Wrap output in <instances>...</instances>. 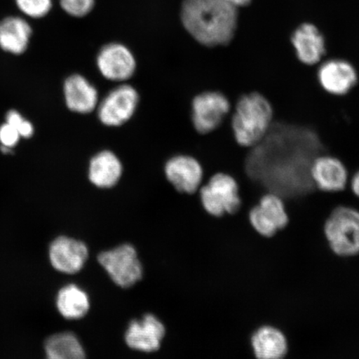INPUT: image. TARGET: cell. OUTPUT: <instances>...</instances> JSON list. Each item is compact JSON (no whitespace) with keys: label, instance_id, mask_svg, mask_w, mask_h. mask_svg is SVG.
I'll return each instance as SVG.
<instances>
[{"label":"cell","instance_id":"cell-25","mask_svg":"<svg viewBox=\"0 0 359 359\" xmlns=\"http://www.w3.org/2000/svg\"><path fill=\"white\" fill-rule=\"evenodd\" d=\"M20 138L19 133L11 125L6 123L0 127V142L3 147L8 148L15 147Z\"/></svg>","mask_w":359,"mask_h":359},{"label":"cell","instance_id":"cell-14","mask_svg":"<svg viewBox=\"0 0 359 359\" xmlns=\"http://www.w3.org/2000/svg\"><path fill=\"white\" fill-rule=\"evenodd\" d=\"M318 79L327 93L343 96L355 86L358 78L355 69L348 62L331 60L320 66Z\"/></svg>","mask_w":359,"mask_h":359},{"label":"cell","instance_id":"cell-10","mask_svg":"<svg viewBox=\"0 0 359 359\" xmlns=\"http://www.w3.org/2000/svg\"><path fill=\"white\" fill-rule=\"evenodd\" d=\"M88 257L83 242L60 236L49 247V259L53 268L65 273H76L82 269Z\"/></svg>","mask_w":359,"mask_h":359},{"label":"cell","instance_id":"cell-12","mask_svg":"<svg viewBox=\"0 0 359 359\" xmlns=\"http://www.w3.org/2000/svg\"><path fill=\"white\" fill-rule=\"evenodd\" d=\"M165 334V327L154 314H146L140 320H133L126 333V343L139 351L151 353L161 347Z\"/></svg>","mask_w":359,"mask_h":359},{"label":"cell","instance_id":"cell-19","mask_svg":"<svg viewBox=\"0 0 359 359\" xmlns=\"http://www.w3.org/2000/svg\"><path fill=\"white\" fill-rule=\"evenodd\" d=\"M251 346L257 359H283L288 352L285 335L272 326L259 327L251 338Z\"/></svg>","mask_w":359,"mask_h":359},{"label":"cell","instance_id":"cell-8","mask_svg":"<svg viewBox=\"0 0 359 359\" xmlns=\"http://www.w3.org/2000/svg\"><path fill=\"white\" fill-rule=\"evenodd\" d=\"M249 219L255 230L264 237L275 236L290 221L284 201L276 193L264 195L259 204L250 210Z\"/></svg>","mask_w":359,"mask_h":359},{"label":"cell","instance_id":"cell-22","mask_svg":"<svg viewBox=\"0 0 359 359\" xmlns=\"http://www.w3.org/2000/svg\"><path fill=\"white\" fill-rule=\"evenodd\" d=\"M15 4L22 15L34 20L47 16L53 7L52 0H15Z\"/></svg>","mask_w":359,"mask_h":359},{"label":"cell","instance_id":"cell-13","mask_svg":"<svg viewBox=\"0 0 359 359\" xmlns=\"http://www.w3.org/2000/svg\"><path fill=\"white\" fill-rule=\"evenodd\" d=\"M309 175L313 185L323 191L338 192L347 186V168L334 156L316 157L309 168Z\"/></svg>","mask_w":359,"mask_h":359},{"label":"cell","instance_id":"cell-17","mask_svg":"<svg viewBox=\"0 0 359 359\" xmlns=\"http://www.w3.org/2000/svg\"><path fill=\"white\" fill-rule=\"evenodd\" d=\"M123 170V164L114 152L102 151L90 161L89 181L101 189H109L118 183Z\"/></svg>","mask_w":359,"mask_h":359},{"label":"cell","instance_id":"cell-27","mask_svg":"<svg viewBox=\"0 0 359 359\" xmlns=\"http://www.w3.org/2000/svg\"><path fill=\"white\" fill-rule=\"evenodd\" d=\"M223 1L232 4L237 8L245 6L249 4L251 0H223Z\"/></svg>","mask_w":359,"mask_h":359},{"label":"cell","instance_id":"cell-1","mask_svg":"<svg viewBox=\"0 0 359 359\" xmlns=\"http://www.w3.org/2000/svg\"><path fill=\"white\" fill-rule=\"evenodd\" d=\"M237 8L223 0H183L182 25L192 38L204 46L226 45L234 38Z\"/></svg>","mask_w":359,"mask_h":359},{"label":"cell","instance_id":"cell-4","mask_svg":"<svg viewBox=\"0 0 359 359\" xmlns=\"http://www.w3.org/2000/svg\"><path fill=\"white\" fill-rule=\"evenodd\" d=\"M201 204L213 217L234 214L241 205L239 185L226 173H217L209 180L200 191Z\"/></svg>","mask_w":359,"mask_h":359},{"label":"cell","instance_id":"cell-15","mask_svg":"<svg viewBox=\"0 0 359 359\" xmlns=\"http://www.w3.org/2000/svg\"><path fill=\"white\" fill-rule=\"evenodd\" d=\"M64 93L67 107L78 114H90L98 106L97 88L82 75L73 74L67 78Z\"/></svg>","mask_w":359,"mask_h":359},{"label":"cell","instance_id":"cell-6","mask_svg":"<svg viewBox=\"0 0 359 359\" xmlns=\"http://www.w3.org/2000/svg\"><path fill=\"white\" fill-rule=\"evenodd\" d=\"M139 94L129 84L112 89L98 104L100 122L107 127H119L133 118L137 109Z\"/></svg>","mask_w":359,"mask_h":359},{"label":"cell","instance_id":"cell-23","mask_svg":"<svg viewBox=\"0 0 359 359\" xmlns=\"http://www.w3.org/2000/svg\"><path fill=\"white\" fill-rule=\"evenodd\" d=\"M96 0H60V6L67 15L83 18L88 15L95 6Z\"/></svg>","mask_w":359,"mask_h":359},{"label":"cell","instance_id":"cell-18","mask_svg":"<svg viewBox=\"0 0 359 359\" xmlns=\"http://www.w3.org/2000/svg\"><path fill=\"white\" fill-rule=\"evenodd\" d=\"M292 43L299 60L304 65H316L325 55V39L313 25L299 26L292 37Z\"/></svg>","mask_w":359,"mask_h":359},{"label":"cell","instance_id":"cell-7","mask_svg":"<svg viewBox=\"0 0 359 359\" xmlns=\"http://www.w3.org/2000/svg\"><path fill=\"white\" fill-rule=\"evenodd\" d=\"M231 111V103L219 92H205L197 95L192 102V123L197 132L206 134L222 124Z\"/></svg>","mask_w":359,"mask_h":359},{"label":"cell","instance_id":"cell-26","mask_svg":"<svg viewBox=\"0 0 359 359\" xmlns=\"http://www.w3.org/2000/svg\"><path fill=\"white\" fill-rule=\"evenodd\" d=\"M351 187L354 194L359 198V170L352 178Z\"/></svg>","mask_w":359,"mask_h":359},{"label":"cell","instance_id":"cell-5","mask_svg":"<svg viewBox=\"0 0 359 359\" xmlns=\"http://www.w3.org/2000/svg\"><path fill=\"white\" fill-rule=\"evenodd\" d=\"M97 259L112 281L123 288H130L142 279V264L131 245L124 244L105 251L98 255Z\"/></svg>","mask_w":359,"mask_h":359},{"label":"cell","instance_id":"cell-21","mask_svg":"<svg viewBox=\"0 0 359 359\" xmlns=\"http://www.w3.org/2000/svg\"><path fill=\"white\" fill-rule=\"evenodd\" d=\"M45 359H87L80 341L73 333L53 334L45 341Z\"/></svg>","mask_w":359,"mask_h":359},{"label":"cell","instance_id":"cell-20","mask_svg":"<svg viewBox=\"0 0 359 359\" xmlns=\"http://www.w3.org/2000/svg\"><path fill=\"white\" fill-rule=\"evenodd\" d=\"M57 308L67 320H79L89 311L88 296L77 285H66L58 292Z\"/></svg>","mask_w":359,"mask_h":359},{"label":"cell","instance_id":"cell-16","mask_svg":"<svg viewBox=\"0 0 359 359\" xmlns=\"http://www.w3.org/2000/svg\"><path fill=\"white\" fill-rule=\"evenodd\" d=\"M32 34V27L25 18H4L0 20V48L12 55H22L28 48Z\"/></svg>","mask_w":359,"mask_h":359},{"label":"cell","instance_id":"cell-9","mask_svg":"<svg viewBox=\"0 0 359 359\" xmlns=\"http://www.w3.org/2000/svg\"><path fill=\"white\" fill-rule=\"evenodd\" d=\"M97 66L106 79L121 83L133 77L137 69V62L127 46L119 43H110L98 53Z\"/></svg>","mask_w":359,"mask_h":359},{"label":"cell","instance_id":"cell-24","mask_svg":"<svg viewBox=\"0 0 359 359\" xmlns=\"http://www.w3.org/2000/svg\"><path fill=\"white\" fill-rule=\"evenodd\" d=\"M6 123L12 126L19 133L20 137L29 138L34 133V127L29 121L22 118V116L16 111L8 112Z\"/></svg>","mask_w":359,"mask_h":359},{"label":"cell","instance_id":"cell-3","mask_svg":"<svg viewBox=\"0 0 359 359\" xmlns=\"http://www.w3.org/2000/svg\"><path fill=\"white\" fill-rule=\"evenodd\" d=\"M325 234L331 249L339 257L358 255V210L348 206L334 209L325 222Z\"/></svg>","mask_w":359,"mask_h":359},{"label":"cell","instance_id":"cell-11","mask_svg":"<svg viewBox=\"0 0 359 359\" xmlns=\"http://www.w3.org/2000/svg\"><path fill=\"white\" fill-rule=\"evenodd\" d=\"M165 174L179 192L192 194L199 189L204 173L199 161L194 157L178 155L165 164Z\"/></svg>","mask_w":359,"mask_h":359},{"label":"cell","instance_id":"cell-2","mask_svg":"<svg viewBox=\"0 0 359 359\" xmlns=\"http://www.w3.org/2000/svg\"><path fill=\"white\" fill-rule=\"evenodd\" d=\"M273 120V107L259 93L242 96L236 106L232 129L236 141L242 147H253L266 137Z\"/></svg>","mask_w":359,"mask_h":359}]
</instances>
